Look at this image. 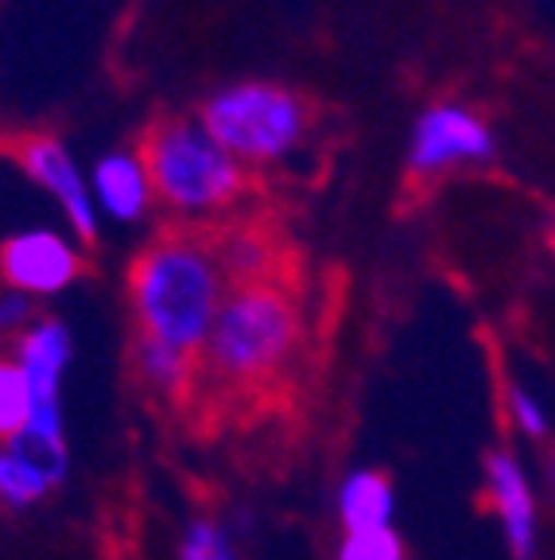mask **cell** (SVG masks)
Segmentation results:
<instances>
[{
  "instance_id": "obj_1",
  "label": "cell",
  "mask_w": 555,
  "mask_h": 560,
  "mask_svg": "<svg viewBox=\"0 0 555 560\" xmlns=\"http://www.w3.org/2000/svg\"><path fill=\"white\" fill-rule=\"evenodd\" d=\"M229 292L217 245L194 234H164L129 269L137 327L147 339L199 354Z\"/></svg>"
},
{
  "instance_id": "obj_2",
  "label": "cell",
  "mask_w": 555,
  "mask_h": 560,
  "mask_svg": "<svg viewBox=\"0 0 555 560\" xmlns=\"http://www.w3.org/2000/svg\"><path fill=\"white\" fill-rule=\"evenodd\" d=\"M299 339L304 315L276 280L234 284L199 350V374L226 394H261L295 359Z\"/></svg>"
},
{
  "instance_id": "obj_3",
  "label": "cell",
  "mask_w": 555,
  "mask_h": 560,
  "mask_svg": "<svg viewBox=\"0 0 555 560\" xmlns=\"http://www.w3.org/2000/svg\"><path fill=\"white\" fill-rule=\"evenodd\" d=\"M152 195L182 219H206L245 191V167L229 156L199 117H167L140 140Z\"/></svg>"
},
{
  "instance_id": "obj_4",
  "label": "cell",
  "mask_w": 555,
  "mask_h": 560,
  "mask_svg": "<svg viewBox=\"0 0 555 560\" xmlns=\"http://www.w3.org/2000/svg\"><path fill=\"white\" fill-rule=\"evenodd\" d=\"M199 121L237 164H276L307 137V102L280 82H229L202 102Z\"/></svg>"
},
{
  "instance_id": "obj_5",
  "label": "cell",
  "mask_w": 555,
  "mask_h": 560,
  "mask_svg": "<svg viewBox=\"0 0 555 560\" xmlns=\"http://www.w3.org/2000/svg\"><path fill=\"white\" fill-rule=\"evenodd\" d=\"M497 156V137L486 117L462 102H435L420 109L409 137V172L416 179L477 167Z\"/></svg>"
},
{
  "instance_id": "obj_6",
  "label": "cell",
  "mask_w": 555,
  "mask_h": 560,
  "mask_svg": "<svg viewBox=\"0 0 555 560\" xmlns=\"http://www.w3.org/2000/svg\"><path fill=\"white\" fill-rule=\"evenodd\" d=\"M12 359L24 370L27 389H32V424L27 432L44 440L62 436V377L74 359V339L70 327L55 315H35V324L12 347Z\"/></svg>"
},
{
  "instance_id": "obj_7",
  "label": "cell",
  "mask_w": 555,
  "mask_h": 560,
  "mask_svg": "<svg viewBox=\"0 0 555 560\" xmlns=\"http://www.w3.org/2000/svg\"><path fill=\"white\" fill-rule=\"evenodd\" d=\"M82 277V249L59 230L32 226L0 242V280L4 289L27 300H47L67 292Z\"/></svg>"
},
{
  "instance_id": "obj_8",
  "label": "cell",
  "mask_w": 555,
  "mask_h": 560,
  "mask_svg": "<svg viewBox=\"0 0 555 560\" xmlns=\"http://www.w3.org/2000/svg\"><path fill=\"white\" fill-rule=\"evenodd\" d=\"M16 160L35 187H44L55 207L67 214V226L74 230L82 245H90L102 230V214L90 195V175L74 160V152L55 137H27L16 149Z\"/></svg>"
},
{
  "instance_id": "obj_9",
  "label": "cell",
  "mask_w": 555,
  "mask_h": 560,
  "mask_svg": "<svg viewBox=\"0 0 555 560\" xmlns=\"http://www.w3.org/2000/svg\"><path fill=\"white\" fill-rule=\"evenodd\" d=\"M70 471L67 440H44L20 432L16 440L0 444V506L32 510L44 502Z\"/></svg>"
},
{
  "instance_id": "obj_10",
  "label": "cell",
  "mask_w": 555,
  "mask_h": 560,
  "mask_svg": "<svg viewBox=\"0 0 555 560\" xmlns=\"http://www.w3.org/2000/svg\"><path fill=\"white\" fill-rule=\"evenodd\" d=\"M486 502L505 525V541L512 557H536V499H532L529 479L509 447H494L486 455Z\"/></svg>"
},
{
  "instance_id": "obj_11",
  "label": "cell",
  "mask_w": 555,
  "mask_h": 560,
  "mask_svg": "<svg viewBox=\"0 0 555 560\" xmlns=\"http://www.w3.org/2000/svg\"><path fill=\"white\" fill-rule=\"evenodd\" d=\"M86 175L94 207L105 219L140 222L152 210V202H156L140 149H109Z\"/></svg>"
},
{
  "instance_id": "obj_12",
  "label": "cell",
  "mask_w": 555,
  "mask_h": 560,
  "mask_svg": "<svg viewBox=\"0 0 555 560\" xmlns=\"http://www.w3.org/2000/svg\"><path fill=\"white\" fill-rule=\"evenodd\" d=\"M132 370L152 394L167 397V401L194 397V385L202 377L199 354H187V350L167 347V342L147 339V335H137V342H132Z\"/></svg>"
},
{
  "instance_id": "obj_13",
  "label": "cell",
  "mask_w": 555,
  "mask_h": 560,
  "mask_svg": "<svg viewBox=\"0 0 555 560\" xmlns=\"http://www.w3.org/2000/svg\"><path fill=\"white\" fill-rule=\"evenodd\" d=\"M392 482L381 471H357L342 482L339 494V510H342V525L346 534L354 529H385L392 517Z\"/></svg>"
},
{
  "instance_id": "obj_14",
  "label": "cell",
  "mask_w": 555,
  "mask_h": 560,
  "mask_svg": "<svg viewBox=\"0 0 555 560\" xmlns=\"http://www.w3.org/2000/svg\"><path fill=\"white\" fill-rule=\"evenodd\" d=\"M32 424V389L12 354H0V444L16 440Z\"/></svg>"
},
{
  "instance_id": "obj_15",
  "label": "cell",
  "mask_w": 555,
  "mask_h": 560,
  "mask_svg": "<svg viewBox=\"0 0 555 560\" xmlns=\"http://www.w3.org/2000/svg\"><path fill=\"white\" fill-rule=\"evenodd\" d=\"M339 560H404V541L385 529H354L339 549Z\"/></svg>"
},
{
  "instance_id": "obj_16",
  "label": "cell",
  "mask_w": 555,
  "mask_h": 560,
  "mask_svg": "<svg viewBox=\"0 0 555 560\" xmlns=\"http://www.w3.org/2000/svg\"><path fill=\"white\" fill-rule=\"evenodd\" d=\"M505 409H509V417L517 420V429H521L524 436H532V440L547 436V417L540 412V405L532 401L529 389H521L517 382H505Z\"/></svg>"
},
{
  "instance_id": "obj_17",
  "label": "cell",
  "mask_w": 555,
  "mask_h": 560,
  "mask_svg": "<svg viewBox=\"0 0 555 560\" xmlns=\"http://www.w3.org/2000/svg\"><path fill=\"white\" fill-rule=\"evenodd\" d=\"M32 324H35V300L20 296L12 289L0 292V339L16 342Z\"/></svg>"
},
{
  "instance_id": "obj_18",
  "label": "cell",
  "mask_w": 555,
  "mask_h": 560,
  "mask_svg": "<svg viewBox=\"0 0 555 560\" xmlns=\"http://www.w3.org/2000/svg\"><path fill=\"white\" fill-rule=\"evenodd\" d=\"M222 545H226V537L217 534L214 525H210V522H194L191 529H187V537H182L179 560H217Z\"/></svg>"
},
{
  "instance_id": "obj_19",
  "label": "cell",
  "mask_w": 555,
  "mask_h": 560,
  "mask_svg": "<svg viewBox=\"0 0 555 560\" xmlns=\"http://www.w3.org/2000/svg\"><path fill=\"white\" fill-rule=\"evenodd\" d=\"M544 475H547V494H552V502H555V447L547 452V467H544Z\"/></svg>"
},
{
  "instance_id": "obj_20",
  "label": "cell",
  "mask_w": 555,
  "mask_h": 560,
  "mask_svg": "<svg viewBox=\"0 0 555 560\" xmlns=\"http://www.w3.org/2000/svg\"><path fill=\"white\" fill-rule=\"evenodd\" d=\"M547 245H552V254H555V214H552V226H547Z\"/></svg>"
}]
</instances>
